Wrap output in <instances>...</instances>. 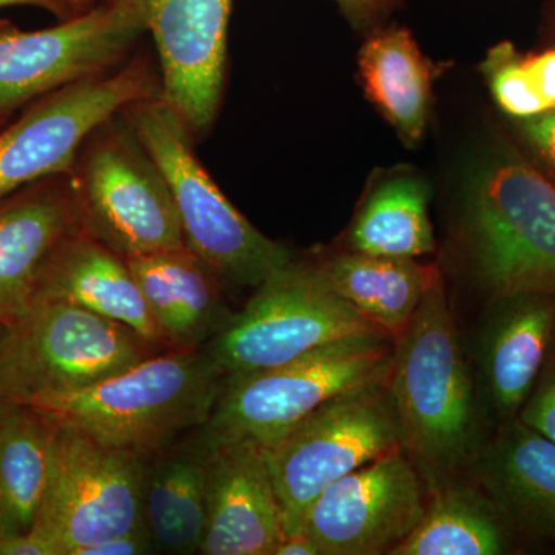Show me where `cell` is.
Masks as SVG:
<instances>
[{
	"instance_id": "cell-1",
	"label": "cell",
	"mask_w": 555,
	"mask_h": 555,
	"mask_svg": "<svg viewBox=\"0 0 555 555\" xmlns=\"http://www.w3.org/2000/svg\"><path fill=\"white\" fill-rule=\"evenodd\" d=\"M387 389L404 451L423 477L454 476L483 444L476 387L441 276L393 341Z\"/></svg>"
},
{
	"instance_id": "cell-2",
	"label": "cell",
	"mask_w": 555,
	"mask_h": 555,
	"mask_svg": "<svg viewBox=\"0 0 555 555\" xmlns=\"http://www.w3.org/2000/svg\"><path fill=\"white\" fill-rule=\"evenodd\" d=\"M224 375L206 350H167L72 392L30 401L54 418L112 444L155 454L206 426Z\"/></svg>"
},
{
	"instance_id": "cell-3",
	"label": "cell",
	"mask_w": 555,
	"mask_h": 555,
	"mask_svg": "<svg viewBox=\"0 0 555 555\" xmlns=\"http://www.w3.org/2000/svg\"><path fill=\"white\" fill-rule=\"evenodd\" d=\"M460 229L489 301L555 294V184L517 150H495L474 171Z\"/></svg>"
},
{
	"instance_id": "cell-4",
	"label": "cell",
	"mask_w": 555,
	"mask_h": 555,
	"mask_svg": "<svg viewBox=\"0 0 555 555\" xmlns=\"http://www.w3.org/2000/svg\"><path fill=\"white\" fill-rule=\"evenodd\" d=\"M122 116L169 185L182 238L222 283L255 287L294 261L233 206L193 152L192 131L159 94L133 102Z\"/></svg>"
},
{
	"instance_id": "cell-5",
	"label": "cell",
	"mask_w": 555,
	"mask_h": 555,
	"mask_svg": "<svg viewBox=\"0 0 555 555\" xmlns=\"http://www.w3.org/2000/svg\"><path fill=\"white\" fill-rule=\"evenodd\" d=\"M393 339H339L280 366L230 375L203 427L211 441L251 440L262 448L343 393L387 382Z\"/></svg>"
},
{
	"instance_id": "cell-6",
	"label": "cell",
	"mask_w": 555,
	"mask_h": 555,
	"mask_svg": "<svg viewBox=\"0 0 555 555\" xmlns=\"http://www.w3.org/2000/svg\"><path fill=\"white\" fill-rule=\"evenodd\" d=\"M156 352L118 321L67 302L35 301L0 328V406L82 389Z\"/></svg>"
},
{
	"instance_id": "cell-7",
	"label": "cell",
	"mask_w": 555,
	"mask_h": 555,
	"mask_svg": "<svg viewBox=\"0 0 555 555\" xmlns=\"http://www.w3.org/2000/svg\"><path fill=\"white\" fill-rule=\"evenodd\" d=\"M68 177L79 228L120 257L185 246L169 185L122 112L86 139Z\"/></svg>"
},
{
	"instance_id": "cell-8",
	"label": "cell",
	"mask_w": 555,
	"mask_h": 555,
	"mask_svg": "<svg viewBox=\"0 0 555 555\" xmlns=\"http://www.w3.org/2000/svg\"><path fill=\"white\" fill-rule=\"evenodd\" d=\"M369 334L386 332L335 294L313 262L291 261L259 284L244 309L203 349L225 378Z\"/></svg>"
},
{
	"instance_id": "cell-9",
	"label": "cell",
	"mask_w": 555,
	"mask_h": 555,
	"mask_svg": "<svg viewBox=\"0 0 555 555\" xmlns=\"http://www.w3.org/2000/svg\"><path fill=\"white\" fill-rule=\"evenodd\" d=\"M403 448L387 382L343 393L264 448L286 534L305 532L306 514L328 486Z\"/></svg>"
},
{
	"instance_id": "cell-10",
	"label": "cell",
	"mask_w": 555,
	"mask_h": 555,
	"mask_svg": "<svg viewBox=\"0 0 555 555\" xmlns=\"http://www.w3.org/2000/svg\"><path fill=\"white\" fill-rule=\"evenodd\" d=\"M54 420L49 478L31 531L57 555H78L144 525L142 486L150 454L112 447Z\"/></svg>"
},
{
	"instance_id": "cell-11",
	"label": "cell",
	"mask_w": 555,
	"mask_h": 555,
	"mask_svg": "<svg viewBox=\"0 0 555 555\" xmlns=\"http://www.w3.org/2000/svg\"><path fill=\"white\" fill-rule=\"evenodd\" d=\"M145 33L138 14L118 0H100L43 30L0 21V122L53 91L108 75Z\"/></svg>"
},
{
	"instance_id": "cell-12",
	"label": "cell",
	"mask_w": 555,
	"mask_h": 555,
	"mask_svg": "<svg viewBox=\"0 0 555 555\" xmlns=\"http://www.w3.org/2000/svg\"><path fill=\"white\" fill-rule=\"evenodd\" d=\"M159 93L152 68L138 60L31 102L0 131V198L40 179L68 175L83 142L101 124Z\"/></svg>"
},
{
	"instance_id": "cell-13",
	"label": "cell",
	"mask_w": 555,
	"mask_h": 555,
	"mask_svg": "<svg viewBox=\"0 0 555 555\" xmlns=\"http://www.w3.org/2000/svg\"><path fill=\"white\" fill-rule=\"evenodd\" d=\"M426 488L414 460L398 448L321 492L305 532L321 555L389 554L423 517Z\"/></svg>"
},
{
	"instance_id": "cell-14",
	"label": "cell",
	"mask_w": 555,
	"mask_h": 555,
	"mask_svg": "<svg viewBox=\"0 0 555 555\" xmlns=\"http://www.w3.org/2000/svg\"><path fill=\"white\" fill-rule=\"evenodd\" d=\"M138 14L159 56L160 96L193 137L210 129L224 91L233 0H118Z\"/></svg>"
},
{
	"instance_id": "cell-15",
	"label": "cell",
	"mask_w": 555,
	"mask_h": 555,
	"mask_svg": "<svg viewBox=\"0 0 555 555\" xmlns=\"http://www.w3.org/2000/svg\"><path fill=\"white\" fill-rule=\"evenodd\" d=\"M207 440L199 554L272 555L286 531L264 448L251 440Z\"/></svg>"
},
{
	"instance_id": "cell-16",
	"label": "cell",
	"mask_w": 555,
	"mask_h": 555,
	"mask_svg": "<svg viewBox=\"0 0 555 555\" xmlns=\"http://www.w3.org/2000/svg\"><path fill=\"white\" fill-rule=\"evenodd\" d=\"M478 339L488 406L500 425L517 418L555 345V294L491 299Z\"/></svg>"
},
{
	"instance_id": "cell-17",
	"label": "cell",
	"mask_w": 555,
	"mask_h": 555,
	"mask_svg": "<svg viewBox=\"0 0 555 555\" xmlns=\"http://www.w3.org/2000/svg\"><path fill=\"white\" fill-rule=\"evenodd\" d=\"M78 228L68 175L0 198V326L30 308L40 270Z\"/></svg>"
},
{
	"instance_id": "cell-18",
	"label": "cell",
	"mask_w": 555,
	"mask_h": 555,
	"mask_svg": "<svg viewBox=\"0 0 555 555\" xmlns=\"http://www.w3.org/2000/svg\"><path fill=\"white\" fill-rule=\"evenodd\" d=\"M466 467L514 531L555 542V444L546 437L511 420Z\"/></svg>"
},
{
	"instance_id": "cell-19",
	"label": "cell",
	"mask_w": 555,
	"mask_h": 555,
	"mask_svg": "<svg viewBox=\"0 0 555 555\" xmlns=\"http://www.w3.org/2000/svg\"><path fill=\"white\" fill-rule=\"evenodd\" d=\"M35 301L78 306L126 324L158 350H171L127 259L80 228L62 241L40 270Z\"/></svg>"
},
{
	"instance_id": "cell-20",
	"label": "cell",
	"mask_w": 555,
	"mask_h": 555,
	"mask_svg": "<svg viewBox=\"0 0 555 555\" xmlns=\"http://www.w3.org/2000/svg\"><path fill=\"white\" fill-rule=\"evenodd\" d=\"M127 262L170 349H203L232 318L221 278L188 246Z\"/></svg>"
},
{
	"instance_id": "cell-21",
	"label": "cell",
	"mask_w": 555,
	"mask_h": 555,
	"mask_svg": "<svg viewBox=\"0 0 555 555\" xmlns=\"http://www.w3.org/2000/svg\"><path fill=\"white\" fill-rule=\"evenodd\" d=\"M203 427L192 440L149 455L142 486V524L160 553L199 554L210 451Z\"/></svg>"
},
{
	"instance_id": "cell-22",
	"label": "cell",
	"mask_w": 555,
	"mask_h": 555,
	"mask_svg": "<svg viewBox=\"0 0 555 555\" xmlns=\"http://www.w3.org/2000/svg\"><path fill=\"white\" fill-rule=\"evenodd\" d=\"M328 287L396 341L440 276L412 258L343 251L313 262Z\"/></svg>"
},
{
	"instance_id": "cell-23",
	"label": "cell",
	"mask_w": 555,
	"mask_h": 555,
	"mask_svg": "<svg viewBox=\"0 0 555 555\" xmlns=\"http://www.w3.org/2000/svg\"><path fill=\"white\" fill-rule=\"evenodd\" d=\"M423 517L390 555H500L509 553L514 529L477 488L452 476L425 477Z\"/></svg>"
},
{
	"instance_id": "cell-24",
	"label": "cell",
	"mask_w": 555,
	"mask_h": 555,
	"mask_svg": "<svg viewBox=\"0 0 555 555\" xmlns=\"http://www.w3.org/2000/svg\"><path fill=\"white\" fill-rule=\"evenodd\" d=\"M358 68L372 104L408 142H418L440 68L422 53L412 33L403 27L374 28L361 47Z\"/></svg>"
},
{
	"instance_id": "cell-25",
	"label": "cell",
	"mask_w": 555,
	"mask_h": 555,
	"mask_svg": "<svg viewBox=\"0 0 555 555\" xmlns=\"http://www.w3.org/2000/svg\"><path fill=\"white\" fill-rule=\"evenodd\" d=\"M56 420L28 404L0 406V537L27 534L38 520Z\"/></svg>"
},
{
	"instance_id": "cell-26",
	"label": "cell",
	"mask_w": 555,
	"mask_h": 555,
	"mask_svg": "<svg viewBox=\"0 0 555 555\" xmlns=\"http://www.w3.org/2000/svg\"><path fill=\"white\" fill-rule=\"evenodd\" d=\"M429 188L422 178L397 173L378 182L349 230L350 250L390 258H418L436 248L427 215Z\"/></svg>"
},
{
	"instance_id": "cell-27",
	"label": "cell",
	"mask_w": 555,
	"mask_h": 555,
	"mask_svg": "<svg viewBox=\"0 0 555 555\" xmlns=\"http://www.w3.org/2000/svg\"><path fill=\"white\" fill-rule=\"evenodd\" d=\"M480 68L495 104L514 120L555 109V46L524 53L503 40L488 51Z\"/></svg>"
},
{
	"instance_id": "cell-28",
	"label": "cell",
	"mask_w": 555,
	"mask_h": 555,
	"mask_svg": "<svg viewBox=\"0 0 555 555\" xmlns=\"http://www.w3.org/2000/svg\"><path fill=\"white\" fill-rule=\"evenodd\" d=\"M517 418L555 444V345Z\"/></svg>"
},
{
	"instance_id": "cell-29",
	"label": "cell",
	"mask_w": 555,
	"mask_h": 555,
	"mask_svg": "<svg viewBox=\"0 0 555 555\" xmlns=\"http://www.w3.org/2000/svg\"><path fill=\"white\" fill-rule=\"evenodd\" d=\"M516 127L525 147L540 164L537 167L555 184V109L534 118L516 120Z\"/></svg>"
},
{
	"instance_id": "cell-30",
	"label": "cell",
	"mask_w": 555,
	"mask_h": 555,
	"mask_svg": "<svg viewBox=\"0 0 555 555\" xmlns=\"http://www.w3.org/2000/svg\"><path fill=\"white\" fill-rule=\"evenodd\" d=\"M152 537L144 525L131 529L126 534L109 537L93 545L82 547L78 555H142L153 553Z\"/></svg>"
},
{
	"instance_id": "cell-31",
	"label": "cell",
	"mask_w": 555,
	"mask_h": 555,
	"mask_svg": "<svg viewBox=\"0 0 555 555\" xmlns=\"http://www.w3.org/2000/svg\"><path fill=\"white\" fill-rule=\"evenodd\" d=\"M357 30H374L401 0H334Z\"/></svg>"
},
{
	"instance_id": "cell-32",
	"label": "cell",
	"mask_w": 555,
	"mask_h": 555,
	"mask_svg": "<svg viewBox=\"0 0 555 555\" xmlns=\"http://www.w3.org/2000/svg\"><path fill=\"white\" fill-rule=\"evenodd\" d=\"M0 555H57L56 550L42 537L27 534L0 537Z\"/></svg>"
},
{
	"instance_id": "cell-33",
	"label": "cell",
	"mask_w": 555,
	"mask_h": 555,
	"mask_svg": "<svg viewBox=\"0 0 555 555\" xmlns=\"http://www.w3.org/2000/svg\"><path fill=\"white\" fill-rule=\"evenodd\" d=\"M5 7H35V9L49 11L60 21L76 16L69 0H0V9Z\"/></svg>"
},
{
	"instance_id": "cell-34",
	"label": "cell",
	"mask_w": 555,
	"mask_h": 555,
	"mask_svg": "<svg viewBox=\"0 0 555 555\" xmlns=\"http://www.w3.org/2000/svg\"><path fill=\"white\" fill-rule=\"evenodd\" d=\"M272 555H321V553L312 537L306 532H297V534H284Z\"/></svg>"
},
{
	"instance_id": "cell-35",
	"label": "cell",
	"mask_w": 555,
	"mask_h": 555,
	"mask_svg": "<svg viewBox=\"0 0 555 555\" xmlns=\"http://www.w3.org/2000/svg\"><path fill=\"white\" fill-rule=\"evenodd\" d=\"M76 14L83 13V11L90 10L91 7L96 5L100 0H69Z\"/></svg>"
},
{
	"instance_id": "cell-36",
	"label": "cell",
	"mask_w": 555,
	"mask_h": 555,
	"mask_svg": "<svg viewBox=\"0 0 555 555\" xmlns=\"http://www.w3.org/2000/svg\"><path fill=\"white\" fill-rule=\"evenodd\" d=\"M0 328H2V326H0Z\"/></svg>"
}]
</instances>
